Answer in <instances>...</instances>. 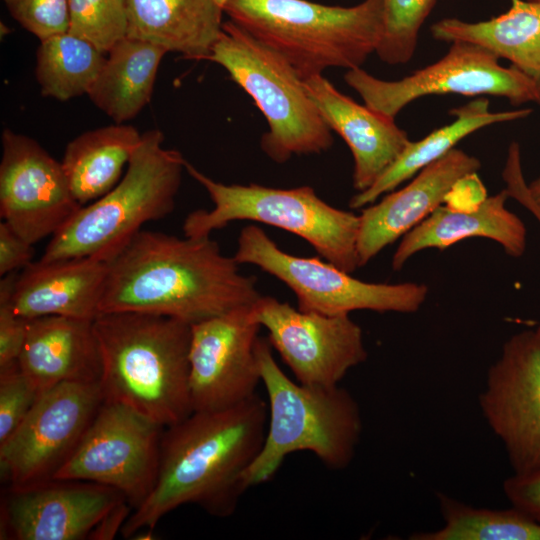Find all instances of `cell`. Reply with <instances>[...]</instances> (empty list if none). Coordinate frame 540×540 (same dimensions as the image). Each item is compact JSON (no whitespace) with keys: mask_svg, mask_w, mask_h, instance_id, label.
<instances>
[{"mask_svg":"<svg viewBox=\"0 0 540 540\" xmlns=\"http://www.w3.org/2000/svg\"><path fill=\"white\" fill-rule=\"evenodd\" d=\"M268 405L258 394L234 406L193 411L164 428L155 485L131 512L121 534L132 538L185 504L231 516L248 489L245 473L266 436Z\"/></svg>","mask_w":540,"mask_h":540,"instance_id":"6da1fadb","label":"cell"},{"mask_svg":"<svg viewBox=\"0 0 540 540\" xmlns=\"http://www.w3.org/2000/svg\"><path fill=\"white\" fill-rule=\"evenodd\" d=\"M206 238L140 230L108 262L101 313L137 312L195 324L261 294L256 277Z\"/></svg>","mask_w":540,"mask_h":540,"instance_id":"7a4b0ae2","label":"cell"},{"mask_svg":"<svg viewBox=\"0 0 540 540\" xmlns=\"http://www.w3.org/2000/svg\"><path fill=\"white\" fill-rule=\"evenodd\" d=\"M105 401L124 404L164 428L193 412L189 385L191 324L137 313L93 321Z\"/></svg>","mask_w":540,"mask_h":540,"instance_id":"3957f363","label":"cell"},{"mask_svg":"<svg viewBox=\"0 0 540 540\" xmlns=\"http://www.w3.org/2000/svg\"><path fill=\"white\" fill-rule=\"evenodd\" d=\"M256 354L268 397V422L263 447L245 473L248 488L271 480L285 458L297 451L312 452L331 470L349 466L363 429L353 395L339 385L294 382L277 364L267 338H258Z\"/></svg>","mask_w":540,"mask_h":540,"instance_id":"277c9868","label":"cell"},{"mask_svg":"<svg viewBox=\"0 0 540 540\" xmlns=\"http://www.w3.org/2000/svg\"><path fill=\"white\" fill-rule=\"evenodd\" d=\"M229 20L280 54L305 80L328 68H359L381 33L378 0L330 6L308 0H229Z\"/></svg>","mask_w":540,"mask_h":540,"instance_id":"5b68a950","label":"cell"},{"mask_svg":"<svg viewBox=\"0 0 540 540\" xmlns=\"http://www.w3.org/2000/svg\"><path fill=\"white\" fill-rule=\"evenodd\" d=\"M158 129L142 133L124 177L82 206L47 244L40 260L95 257L109 261L147 222L175 208L186 160L165 148Z\"/></svg>","mask_w":540,"mask_h":540,"instance_id":"8992f818","label":"cell"},{"mask_svg":"<svg viewBox=\"0 0 540 540\" xmlns=\"http://www.w3.org/2000/svg\"><path fill=\"white\" fill-rule=\"evenodd\" d=\"M185 171L208 192L212 210L189 213L185 237L206 238L229 223L247 220L271 225L307 241L325 260L353 273L359 265V215L331 206L310 186L290 189L258 184H224L200 172L189 162Z\"/></svg>","mask_w":540,"mask_h":540,"instance_id":"52a82bcc","label":"cell"},{"mask_svg":"<svg viewBox=\"0 0 540 540\" xmlns=\"http://www.w3.org/2000/svg\"><path fill=\"white\" fill-rule=\"evenodd\" d=\"M207 60L222 66L265 117L268 131L260 145L274 162L281 164L293 155L319 154L331 148L332 130L303 80L273 49L228 20Z\"/></svg>","mask_w":540,"mask_h":540,"instance_id":"ba28073f","label":"cell"},{"mask_svg":"<svg viewBox=\"0 0 540 540\" xmlns=\"http://www.w3.org/2000/svg\"><path fill=\"white\" fill-rule=\"evenodd\" d=\"M238 264H251L276 277L296 295L297 308L325 315H350L359 310L415 313L426 301L422 283L362 281L327 260L299 257L283 251L257 225L245 226L233 255Z\"/></svg>","mask_w":540,"mask_h":540,"instance_id":"9c48e42d","label":"cell"},{"mask_svg":"<svg viewBox=\"0 0 540 540\" xmlns=\"http://www.w3.org/2000/svg\"><path fill=\"white\" fill-rule=\"evenodd\" d=\"M364 104L391 118L411 102L427 96L460 94L506 98L512 105H540V84L516 67H503L481 46L455 41L438 61L399 80L379 79L361 67L344 75Z\"/></svg>","mask_w":540,"mask_h":540,"instance_id":"30bf717a","label":"cell"},{"mask_svg":"<svg viewBox=\"0 0 540 540\" xmlns=\"http://www.w3.org/2000/svg\"><path fill=\"white\" fill-rule=\"evenodd\" d=\"M163 431V426L138 411L104 400L53 479L112 487L136 509L155 485Z\"/></svg>","mask_w":540,"mask_h":540,"instance_id":"8fae6325","label":"cell"},{"mask_svg":"<svg viewBox=\"0 0 540 540\" xmlns=\"http://www.w3.org/2000/svg\"><path fill=\"white\" fill-rule=\"evenodd\" d=\"M104 401L99 382H63L42 392L0 444V471L11 490L53 480Z\"/></svg>","mask_w":540,"mask_h":540,"instance_id":"7c38bea8","label":"cell"},{"mask_svg":"<svg viewBox=\"0 0 540 540\" xmlns=\"http://www.w3.org/2000/svg\"><path fill=\"white\" fill-rule=\"evenodd\" d=\"M251 308L270 345L301 384L339 385L367 359L362 329L349 315L303 311L264 295Z\"/></svg>","mask_w":540,"mask_h":540,"instance_id":"4fadbf2b","label":"cell"},{"mask_svg":"<svg viewBox=\"0 0 540 540\" xmlns=\"http://www.w3.org/2000/svg\"><path fill=\"white\" fill-rule=\"evenodd\" d=\"M479 406L513 473L540 469V337L512 335L489 367Z\"/></svg>","mask_w":540,"mask_h":540,"instance_id":"5bb4252c","label":"cell"},{"mask_svg":"<svg viewBox=\"0 0 540 540\" xmlns=\"http://www.w3.org/2000/svg\"><path fill=\"white\" fill-rule=\"evenodd\" d=\"M252 304L191 325L189 385L193 411L219 410L254 396L261 384Z\"/></svg>","mask_w":540,"mask_h":540,"instance_id":"9a60e30c","label":"cell"},{"mask_svg":"<svg viewBox=\"0 0 540 540\" xmlns=\"http://www.w3.org/2000/svg\"><path fill=\"white\" fill-rule=\"evenodd\" d=\"M0 214L31 244L53 236L82 207L61 162L36 140L4 129L1 137Z\"/></svg>","mask_w":540,"mask_h":540,"instance_id":"2e32d148","label":"cell"},{"mask_svg":"<svg viewBox=\"0 0 540 540\" xmlns=\"http://www.w3.org/2000/svg\"><path fill=\"white\" fill-rule=\"evenodd\" d=\"M127 502L118 490L87 481L53 479L9 490L2 510L1 538L83 540L115 508Z\"/></svg>","mask_w":540,"mask_h":540,"instance_id":"e0dca14e","label":"cell"},{"mask_svg":"<svg viewBox=\"0 0 540 540\" xmlns=\"http://www.w3.org/2000/svg\"><path fill=\"white\" fill-rule=\"evenodd\" d=\"M480 167L476 157L454 148L420 170L405 187L364 207L357 238L360 267L446 203L454 186Z\"/></svg>","mask_w":540,"mask_h":540,"instance_id":"ac0fdd59","label":"cell"},{"mask_svg":"<svg viewBox=\"0 0 540 540\" xmlns=\"http://www.w3.org/2000/svg\"><path fill=\"white\" fill-rule=\"evenodd\" d=\"M323 120L348 145L354 160L353 187L370 188L397 160L410 139L395 118L341 93L323 74L303 80Z\"/></svg>","mask_w":540,"mask_h":540,"instance_id":"d6986e66","label":"cell"},{"mask_svg":"<svg viewBox=\"0 0 540 540\" xmlns=\"http://www.w3.org/2000/svg\"><path fill=\"white\" fill-rule=\"evenodd\" d=\"M107 275V261L80 257L31 262L17 274L11 297L26 319L64 316L94 321Z\"/></svg>","mask_w":540,"mask_h":540,"instance_id":"ffe728a7","label":"cell"},{"mask_svg":"<svg viewBox=\"0 0 540 540\" xmlns=\"http://www.w3.org/2000/svg\"><path fill=\"white\" fill-rule=\"evenodd\" d=\"M18 364L40 393L63 382H99L102 362L93 321L29 319Z\"/></svg>","mask_w":540,"mask_h":540,"instance_id":"44dd1931","label":"cell"},{"mask_svg":"<svg viewBox=\"0 0 540 540\" xmlns=\"http://www.w3.org/2000/svg\"><path fill=\"white\" fill-rule=\"evenodd\" d=\"M506 189L485 197L470 208L441 205L420 224L406 233L392 257L394 271H399L418 252L446 249L469 238H486L498 243L505 253L518 258L526 250L527 231L522 220L507 209Z\"/></svg>","mask_w":540,"mask_h":540,"instance_id":"7402d4cb","label":"cell"},{"mask_svg":"<svg viewBox=\"0 0 540 540\" xmlns=\"http://www.w3.org/2000/svg\"><path fill=\"white\" fill-rule=\"evenodd\" d=\"M128 36L207 60L218 39L223 8L216 0H126Z\"/></svg>","mask_w":540,"mask_h":540,"instance_id":"603a6c76","label":"cell"},{"mask_svg":"<svg viewBox=\"0 0 540 540\" xmlns=\"http://www.w3.org/2000/svg\"><path fill=\"white\" fill-rule=\"evenodd\" d=\"M510 8L491 19L467 22L444 18L430 29L439 41H462L507 59L540 84V5L528 0H510Z\"/></svg>","mask_w":540,"mask_h":540,"instance_id":"cb8c5ba5","label":"cell"},{"mask_svg":"<svg viewBox=\"0 0 540 540\" xmlns=\"http://www.w3.org/2000/svg\"><path fill=\"white\" fill-rule=\"evenodd\" d=\"M489 101L479 98L450 113L454 120L430 132L418 141H410L392 166L367 190L357 192L349 201L353 209L364 208L378 198L395 190L404 181L415 176L429 164L439 160L468 135L496 123L528 117L532 109L492 112Z\"/></svg>","mask_w":540,"mask_h":540,"instance_id":"d4e9b609","label":"cell"},{"mask_svg":"<svg viewBox=\"0 0 540 540\" xmlns=\"http://www.w3.org/2000/svg\"><path fill=\"white\" fill-rule=\"evenodd\" d=\"M163 47L127 36L107 54L88 96L115 123L136 117L150 102Z\"/></svg>","mask_w":540,"mask_h":540,"instance_id":"484cf974","label":"cell"},{"mask_svg":"<svg viewBox=\"0 0 540 540\" xmlns=\"http://www.w3.org/2000/svg\"><path fill=\"white\" fill-rule=\"evenodd\" d=\"M141 138L135 127L115 123L86 131L67 144L61 164L81 206L115 187Z\"/></svg>","mask_w":540,"mask_h":540,"instance_id":"4316f807","label":"cell"},{"mask_svg":"<svg viewBox=\"0 0 540 540\" xmlns=\"http://www.w3.org/2000/svg\"><path fill=\"white\" fill-rule=\"evenodd\" d=\"M105 53L69 32L40 40L35 75L43 96L60 101L89 93Z\"/></svg>","mask_w":540,"mask_h":540,"instance_id":"83f0119b","label":"cell"},{"mask_svg":"<svg viewBox=\"0 0 540 540\" xmlns=\"http://www.w3.org/2000/svg\"><path fill=\"white\" fill-rule=\"evenodd\" d=\"M443 526L417 532L412 540H540V523L515 507H475L439 493Z\"/></svg>","mask_w":540,"mask_h":540,"instance_id":"f1b7e54d","label":"cell"},{"mask_svg":"<svg viewBox=\"0 0 540 540\" xmlns=\"http://www.w3.org/2000/svg\"><path fill=\"white\" fill-rule=\"evenodd\" d=\"M381 33L375 53L381 61L404 64L413 57L419 31L436 0H378Z\"/></svg>","mask_w":540,"mask_h":540,"instance_id":"f546056e","label":"cell"},{"mask_svg":"<svg viewBox=\"0 0 540 540\" xmlns=\"http://www.w3.org/2000/svg\"><path fill=\"white\" fill-rule=\"evenodd\" d=\"M68 32L107 54L128 36L126 0H69Z\"/></svg>","mask_w":540,"mask_h":540,"instance_id":"4dcf8cb0","label":"cell"},{"mask_svg":"<svg viewBox=\"0 0 540 540\" xmlns=\"http://www.w3.org/2000/svg\"><path fill=\"white\" fill-rule=\"evenodd\" d=\"M40 394L18 360L0 367V444L22 423Z\"/></svg>","mask_w":540,"mask_h":540,"instance_id":"1f68e13d","label":"cell"},{"mask_svg":"<svg viewBox=\"0 0 540 540\" xmlns=\"http://www.w3.org/2000/svg\"><path fill=\"white\" fill-rule=\"evenodd\" d=\"M10 15L39 40L66 33L69 0H2Z\"/></svg>","mask_w":540,"mask_h":540,"instance_id":"d6a6232c","label":"cell"},{"mask_svg":"<svg viewBox=\"0 0 540 540\" xmlns=\"http://www.w3.org/2000/svg\"><path fill=\"white\" fill-rule=\"evenodd\" d=\"M18 271L0 281V367L18 360L28 328V319L16 314L11 297Z\"/></svg>","mask_w":540,"mask_h":540,"instance_id":"836d02e7","label":"cell"},{"mask_svg":"<svg viewBox=\"0 0 540 540\" xmlns=\"http://www.w3.org/2000/svg\"><path fill=\"white\" fill-rule=\"evenodd\" d=\"M503 492L513 507L540 523V469L513 473L503 482Z\"/></svg>","mask_w":540,"mask_h":540,"instance_id":"e575fe53","label":"cell"},{"mask_svg":"<svg viewBox=\"0 0 540 540\" xmlns=\"http://www.w3.org/2000/svg\"><path fill=\"white\" fill-rule=\"evenodd\" d=\"M33 244L22 238L5 221L0 222V276L16 272L32 262Z\"/></svg>","mask_w":540,"mask_h":540,"instance_id":"d590c367","label":"cell"},{"mask_svg":"<svg viewBox=\"0 0 540 540\" xmlns=\"http://www.w3.org/2000/svg\"><path fill=\"white\" fill-rule=\"evenodd\" d=\"M502 176L506 183L505 189L508 192L509 197L520 202L532 213L540 224V209L528 193L527 184L522 173L521 155L518 147H511L508 149L507 160ZM535 331L540 337V323Z\"/></svg>","mask_w":540,"mask_h":540,"instance_id":"8d00e7d4","label":"cell"},{"mask_svg":"<svg viewBox=\"0 0 540 540\" xmlns=\"http://www.w3.org/2000/svg\"><path fill=\"white\" fill-rule=\"evenodd\" d=\"M124 502L109 513L99 525L92 531L89 539H112L116 532L122 529L130 515V505Z\"/></svg>","mask_w":540,"mask_h":540,"instance_id":"74e56055","label":"cell"},{"mask_svg":"<svg viewBox=\"0 0 540 540\" xmlns=\"http://www.w3.org/2000/svg\"><path fill=\"white\" fill-rule=\"evenodd\" d=\"M527 189L530 197L540 209V174L529 185H527Z\"/></svg>","mask_w":540,"mask_h":540,"instance_id":"f35d334b","label":"cell"},{"mask_svg":"<svg viewBox=\"0 0 540 540\" xmlns=\"http://www.w3.org/2000/svg\"><path fill=\"white\" fill-rule=\"evenodd\" d=\"M229 0H216V2L223 8Z\"/></svg>","mask_w":540,"mask_h":540,"instance_id":"ab89813d","label":"cell"},{"mask_svg":"<svg viewBox=\"0 0 540 540\" xmlns=\"http://www.w3.org/2000/svg\"><path fill=\"white\" fill-rule=\"evenodd\" d=\"M528 1H531L540 5V0H528Z\"/></svg>","mask_w":540,"mask_h":540,"instance_id":"60d3db41","label":"cell"}]
</instances>
